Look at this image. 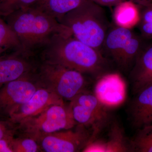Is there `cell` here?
Masks as SVG:
<instances>
[{
  "label": "cell",
  "mask_w": 152,
  "mask_h": 152,
  "mask_svg": "<svg viewBox=\"0 0 152 152\" xmlns=\"http://www.w3.org/2000/svg\"><path fill=\"white\" fill-rule=\"evenodd\" d=\"M43 62L56 64L98 77L107 73L108 60L100 51L71 34H59L40 52Z\"/></svg>",
  "instance_id": "6da1fadb"
},
{
  "label": "cell",
  "mask_w": 152,
  "mask_h": 152,
  "mask_svg": "<svg viewBox=\"0 0 152 152\" xmlns=\"http://www.w3.org/2000/svg\"><path fill=\"white\" fill-rule=\"evenodd\" d=\"M4 18L18 38L22 52L30 56L39 53L55 36L72 35L56 19L35 7L17 11Z\"/></svg>",
  "instance_id": "7a4b0ae2"
},
{
  "label": "cell",
  "mask_w": 152,
  "mask_h": 152,
  "mask_svg": "<svg viewBox=\"0 0 152 152\" xmlns=\"http://www.w3.org/2000/svg\"><path fill=\"white\" fill-rule=\"evenodd\" d=\"M58 22L76 39L100 52L111 26L102 7L92 0H86Z\"/></svg>",
  "instance_id": "3957f363"
},
{
  "label": "cell",
  "mask_w": 152,
  "mask_h": 152,
  "mask_svg": "<svg viewBox=\"0 0 152 152\" xmlns=\"http://www.w3.org/2000/svg\"><path fill=\"white\" fill-rule=\"evenodd\" d=\"M20 124L27 134L37 141L49 134L75 127L77 124L69 105H66L63 101L51 105L40 113Z\"/></svg>",
  "instance_id": "277c9868"
},
{
  "label": "cell",
  "mask_w": 152,
  "mask_h": 152,
  "mask_svg": "<svg viewBox=\"0 0 152 152\" xmlns=\"http://www.w3.org/2000/svg\"><path fill=\"white\" fill-rule=\"evenodd\" d=\"M84 74L65 67L43 62L40 67L39 77L50 91L63 100L72 101L85 91Z\"/></svg>",
  "instance_id": "5b68a950"
},
{
  "label": "cell",
  "mask_w": 152,
  "mask_h": 152,
  "mask_svg": "<svg viewBox=\"0 0 152 152\" xmlns=\"http://www.w3.org/2000/svg\"><path fill=\"white\" fill-rule=\"evenodd\" d=\"M69 105L77 125L92 132L91 140L110 120L109 109L101 103L94 93L84 91L71 101Z\"/></svg>",
  "instance_id": "8992f818"
},
{
  "label": "cell",
  "mask_w": 152,
  "mask_h": 152,
  "mask_svg": "<svg viewBox=\"0 0 152 152\" xmlns=\"http://www.w3.org/2000/svg\"><path fill=\"white\" fill-rule=\"evenodd\" d=\"M76 129L58 131L44 136L38 140L46 152H75L83 150L89 142L92 132L82 125Z\"/></svg>",
  "instance_id": "52a82bcc"
},
{
  "label": "cell",
  "mask_w": 152,
  "mask_h": 152,
  "mask_svg": "<svg viewBox=\"0 0 152 152\" xmlns=\"http://www.w3.org/2000/svg\"><path fill=\"white\" fill-rule=\"evenodd\" d=\"M95 85L94 94L107 108L118 107L126 99V85L117 72L107 73L99 77Z\"/></svg>",
  "instance_id": "ba28073f"
},
{
  "label": "cell",
  "mask_w": 152,
  "mask_h": 152,
  "mask_svg": "<svg viewBox=\"0 0 152 152\" xmlns=\"http://www.w3.org/2000/svg\"><path fill=\"white\" fill-rule=\"evenodd\" d=\"M107 130L104 134L99 132L91 140L83 151L88 152H132L130 140L118 123L109 121Z\"/></svg>",
  "instance_id": "9c48e42d"
},
{
  "label": "cell",
  "mask_w": 152,
  "mask_h": 152,
  "mask_svg": "<svg viewBox=\"0 0 152 152\" xmlns=\"http://www.w3.org/2000/svg\"><path fill=\"white\" fill-rule=\"evenodd\" d=\"M28 75L12 81L0 88V112L9 115L14 108L25 103L37 89Z\"/></svg>",
  "instance_id": "30bf717a"
},
{
  "label": "cell",
  "mask_w": 152,
  "mask_h": 152,
  "mask_svg": "<svg viewBox=\"0 0 152 152\" xmlns=\"http://www.w3.org/2000/svg\"><path fill=\"white\" fill-rule=\"evenodd\" d=\"M63 100L50 90L37 89L27 102L13 109L8 115L12 122L20 124L40 113L51 105L63 102Z\"/></svg>",
  "instance_id": "8fae6325"
},
{
  "label": "cell",
  "mask_w": 152,
  "mask_h": 152,
  "mask_svg": "<svg viewBox=\"0 0 152 152\" xmlns=\"http://www.w3.org/2000/svg\"><path fill=\"white\" fill-rule=\"evenodd\" d=\"M134 34L132 29L111 26L104 40L101 53L106 58L108 57L111 59L120 67L130 50L131 39Z\"/></svg>",
  "instance_id": "7c38bea8"
},
{
  "label": "cell",
  "mask_w": 152,
  "mask_h": 152,
  "mask_svg": "<svg viewBox=\"0 0 152 152\" xmlns=\"http://www.w3.org/2000/svg\"><path fill=\"white\" fill-rule=\"evenodd\" d=\"M130 79L134 95L152 84V43L143 46L131 69Z\"/></svg>",
  "instance_id": "4fadbf2b"
},
{
  "label": "cell",
  "mask_w": 152,
  "mask_h": 152,
  "mask_svg": "<svg viewBox=\"0 0 152 152\" xmlns=\"http://www.w3.org/2000/svg\"><path fill=\"white\" fill-rule=\"evenodd\" d=\"M129 115L132 126L137 130L152 124V84L134 95Z\"/></svg>",
  "instance_id": "5bb4252c"
},
{
  "label": "cell",
  "mask_w": 152,
  "mask_h": 152,
  "mask_svg": "<svg viewBox=\"0 0 152 152\" xmlns=\"http://www.w3.org/2000/svg\"><path fill=\"white\" fill-rule=\"evenodd\" d=\"M30 56L22 51L0 58V88L9 82L28 75L31 65L27 59Z\"/></svg>",
  "instance_id": "9a60e30c"
},
{
  "label": "cell",
  "mask_w": 152,
  "mask_h": 152,
  "mask_svg": "<svg viewBox=\"0 0 152 152\" xmlns=\"http://www.w3.org/2000/svg\"><path fill=\"white\" fill-rule=\"evenodd\" d=\"M113 19L117 26L132 29L140 23V7L131 0L123 1L115 6Z\"/></svg>",
  "instance_id": "2e32d148"
},
{
  "label": "cell",
  "mask_w": 152,
  "mask_h": 152,
  "mask_svg": "<svg viewBox=\"0 0 152 152\" xmlns=\"http://www.w3.org/2000/svg\"><path fill=\"white\" fill-rule=\"evenodd\" d=\"M86 0H39L35 7L50 16L59 20Z\"/></svg>",
  "instance_id": "e0dca14e"
},
{
  "label": "cell",
  "mask_w": 152,
  "mask_h": 152,
  "mask_svg": "<svg viewBox=\"0 0 152 152\" xmlns=\"http://www.w3.org/2000/svg\"><path fill=\"white\" fill-rule=\"evenodd\" d=\"M12 50L22 51L21 45L15 33L0 17V54Z\"/></svg>",
  "instance_id": "ac0fdd59"
},
{
  "label": "cell",
  "mask_w": 152,
  "mask_h": 152,
  "mask_svg": "<svg viewBox=\"0 0 152 152\" xmlns=\"http://www.w3.org/2000/svg\"><path fill=\"white\" fill-rule=\"evenodd\" d=\"M137 130L130 140L132 152H152V124Z\"/></svg>",
  "instance_id": "d6986e66"
},
{
  "label": "cell",
  "mask_w": 152,
  "mask_h": 152,
  "mask_svg": "<svg viewBox=\"0 0 152 152\" xmlns=\"http://www.w3.org/2000/svg\"><path fill=\"white\" fill-rule=\"evenodd\" d=\"M39 0H1L0 17L4 18L17 11L35 6Z\"/></svg>",
  "instance_id": "ffe728a7"
},
{
  "label": "cell",
  "mask_w": 152,
  "mask_h": 152,
  "mask_svg": "<svg viewBox=\"0 0 152 152\" xmlns=\"http://www.w3.org/2000/svg\"><path fill=\"white\" fill-rule=\"evenodd\" d=\"M140 20L138 26L143 38L152 39V1L140 5Z\"/></svg>",
  "instance_id": "44dd1931"
},
{
  "label": "cell",
  "mask_w": 152,
  "mask_h": 152,
  "mask_svg": "<svg viewBox=\"0 0 152 152\" xmlns=\"http://www.w3.org/2000/svg\"><path fill=\"white\" fill-rule=\"evenodd\" d=\"M39 145L37 140L31 138L14 139L12 148L14 152H36L39 149Z\"/></svg>",
  "instance_id": "7402d4cb"
},
{
  "label": "cell",
  "mask_w": 152,
  "mask_h": 152,
  "mask_svg": "<svg viewBox=\"0 0 152 152\" xmlns=\"http://www.w3.org/2000/svg\"><path fill=\"white\" fill-rule=\"evenodd\" d=\"M13 140L12 134L0 139V152H14L12 148Z\"/></svg>",
  "instance_id": "603a6c76"
},
{
  "label": "cell",
  "mask_w": 152,
  "mask_h": 152,
  "mask_svg": "<svg viewBox=\"0 0 152 152\" xmlns=\"http://www.w3.org/2000/svg\"><path fill=\"white\" fill-rule=\"evenodd\" d=\"M12 134V132L9 129L7 126L3 122L0 121V139Z\"/></svg>",
  "instance_id": "cb8c5ba5"
},
{
  "label": "cell",
  "mask_w": 152,
  "mask_h": 152,
  "mask_svg": "<svg viewBox=\"0 0 152 152\" xmlns=\"http://www.w3.org/2000/svg\"><path fill=\"white\" fill-rule=\"evenodd\" d=\"M92 1L100 5H102L109 0H92Z\"/></svg>",
  "instance_id": "d4e9b609"
},
{
  "label": "cell",
  "mask_w": 152,
  "mask_h": 152,
  "mask_svg": "<svg viewBox=\"0 0 152 152\" xmlns=\"http://www.w3.org/2000/svg\"><path fill=\"white\" fill-rule=\"evenodd\" d=\"M131 1H133L135 2V0H131Z\"/></svg>",
  "instance_id": "484cf974"
},
{
  "label": "cell",
  "mask_w": 152,
  "mask_h": 152,
  "mask_svg": "<svg viewBox=\"0 0 152 152\" xmlns=\"http://www.w3.org/2000/svg\"><path fill=\"white\" fill-rule=\"evenodd\" d=\"M0 1H1V0H0Z\"/></svg>",
  "instance_id": "4316f807"
}]
</instances>
